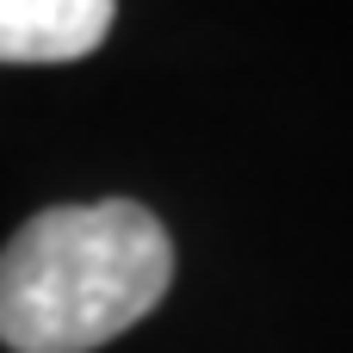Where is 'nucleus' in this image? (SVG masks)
Returning <instances> with one entry per match:
<instances>
[{
    "label": "nucleus",
    "mask_w": 353,
    "mask_h": 353,
    "mask_svg": "<svg viewBox=\"0 0 353 353\" xmlns=\"http://www.w3.org/2000/svg\"><path fill=\"white\" fill-rule=\"evenodd\" d=\"M174 285V242L137 199L37 211L0 248V341L87 353L137 329Z\"/></svg>",
    "instance_id": "nucleus-1"
},
{
    "label": "nucleus",
    "mask_w": 353,
    "mask_h": 353,
    "mask_svg": "<svg viewBox=\"0 0 353 353\" xmlns=\"http://www.w3.org/2000/svg\"><path fill=\"white\" fill-rule=\"evenodd\" d=\"M118 0H0V62H74L105 43Z\"/></svg>",
    "instance_id": "nucleus-2"
}]
</instances>
